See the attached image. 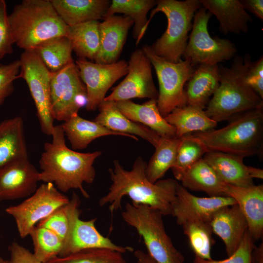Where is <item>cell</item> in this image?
Segmentation results:
<instances>
[{"label":"cell","mask_w":263,"mask_h":263,"mask_svg":"<svg viewBox=\"0 0 263 263\" xmlns=\"http://www.w3.org/2000/svg\"><path fill=\"white\" fill-rule=\"evenodd\" d=\"M147 165L139 156L132 169L128 170L118 160H114L113 168L109 169L112 184L108 192L99 199V206L109 204L113 214L121 208L122 198L128 196L133 204L147 205L158 210L163 215H172L179 184L171 178L151 183L146 175Z\"/></svg>","instance_id":"6da1fadb"},{"label":"cell","mask_w":263,"mask_h":263,"mask_svg":"<svg viewBox=\"0 0 263 263\" xmlns=\"http://www.w3.org/2000/svg\"><path fill=\"white\" fill-rule=\"evenodd\" d=\"M51 136V142L44 145L39 161L41 170L39 181L52 183L63 192L79 189L84 197L88 198L89 195L83 184L94 181L96 172L94 163L102 152L82 153L69 148L61 125L54 126Z\"/></svg>","instance_id":"7a4b0ae2"},{"label":"cell","mask_w":263,"mask_h":263,"mask_svg":"<svg viewBox=\"0 0 263 263\" xmlns=\"http://www.w3.org/2000/svg\"><path fill=\"white\" fill-rule=\"evenodd\" d=\"M251 63L249 55H237L230 67L219 66V87L204 110L211 119L216 122L229 120L241 113L263 108V99L246 81Z\"/></svg>","instance_id":"3957f363"},{"label":"cell","mask_w":263,"mask_h":263,"mask_svg":"<svg viewBox=\"0 0 263 263\" xmlns=\"http://www.w3.org/2000/svg\"><path fill=\"white\" fill-rule=\"evenodd\" d=\"M225 127L189 135L208 151H219L244 158L261 154L263 146V108L231 118Z\"/></svg>","instance_id":"277c9868"},{"label":"cell","mask_w":263,"mask_h":263,"mask_svg":"<svg viewBox=\"0 0 263 263\" xmlns=\"http://www.w3.org/2000/svg\"><path fill=\"white\" fill-rule=\"evenodd\" d=\"M14 43L25 50L55 38L67 36L68 26L50 0H23L8 15Z\"/></svg>","instance_id":"5b68a950"},{"label":"cell","mask_w":263,"mask_h":263,"mask_svg":"<svg viewBox=\"0 0 263 263\" xmlns=\"http://www.w3.org/2000/svg\"><path fill=\"white\" fill-rule=\"evenodd\" d=\"M201 6L198 0H157L156 7L151 11L148 20L146 30L151 19L159 12L166 16L168 25L162 36L150 46L152 51L169 61L177 63L181 60L194 15Z\"/></svg>","instance_id":"8992f818"},{"label":"cell","mask_w":263,"mask_h":263,"mask_svg":"<svg viewBox=\"0 0 263 263\" xmlns=\"http://www.w3.org/2000/svg\"><path fill=\"white\" fill-rule=\"evenodd\" d=\"M121 215L142 238L148 254L157 263H184L183 255L166 231L160 211L147 205L127 202Z\"/></svg>","instance_id":"52a82bcc"},{"label":"cell","mask_w":263,"mask_h":263,"mask_svg":"<svg viewBox=\"0 0 263 263\" xmlns=\"http://www.w3.org/2000/svg\"><path fill=\"white\" fill-rule=\"evenodd\" d=\"M142 49L155 71L159 84L157 105L165 117L174 109L187 105L185 85L196 66L187 60L177 63L166 60L148 45Z\"/></svg>","instance_id":"ba28073f"},{"label":"cell","mask_w":263,"mask_h":263,"mask_svg":"<svg viewBox=\"0 0 263 263\" xmlns=\"http://www.w3.org/2000/svg\"><path fill=\"white\" fill-rule=\"evenodd\" d=\"M211 16L202 6L193 18L191 32L183 56L195 66L218 64L234 57L237 52L235 45L229 40L210 36L207 27Z\"/></svg>","instance_id":"9c48e42d"},{"label":"cell","mask_w":263,"mask_h":263,"mask_svg":"<svg viewBox=\"0 0 263 263\" xmlns=\"http://www.w3.org/2000/svg\"><path fill=\"white\" fill-rule=\"evenodd\" d=\"M50 91L51 109L54 120L64 122L78 114L79 109L86 106V87L74 62L52 73Z\"/></svg>","instance_id":"30bf717a"},{"label":"cell","mask_w":263,"mask_h":263,"mask_svg":"<svg viewBox=\"0 0 263 263\" xmlns=\"http://www.w3.org/2000/svg\"><path fill=\"white\" fill-rule=\"evenodd\" d=\"M70 199L55 185L42 184L21 203L10 206L6 212L14 219L21 238H25L40 221L66 205Z\"/></svg>","instance_id":"8fae6325"},{"label":"cell","mask_w":263,"mask_h":263,"mask_svg":"<svg viewBox=\"0 0 263 263\" xmlns=\"http://www.w3.org/2000/svg\"><path fill=\"white\" fill-rule=\"evenodd\" d=\"M19 78L26 82L34 100L41 131L51 135L54 128L50 101V80L52 73L33 50H25L19 59Z\"/></svg>","instance_id":"7c38bea8"},{"label":"cell","mask_w":263,"mask_h":263,"mask_svg":"<svg viewBox=\"0 0 263 263\" xmlns=\"http://www.w3.org/2000/svg\"><path fill=\"white\" fill-rule=\"evenodd\" d=\"M80 203L78 195L74 192L67 205L69 230L58 256L63 257L83 250L94 248L108 249L122 254L133 251L132 247L117 245L109 238L103 236L95 227L96 218L88 221L80 219Z\"/></svg>","instance_id":"4fadbf2b"},{"label":"cell","mask_w":263,"mask_h":263,"mask_svg":"<svg viewBox=\"0 0 263 263\" xmlns=\"http://www.w3.org/2000/svg\"><path fill=\"white\" fill-rule=\"evenodd\" d=\"M151 66L142 49L135 50L128 63L126 76L104 100L118 102L134 98L157 100L158 91L153 82Z\"/></svg>","instance_id":"5bb4252c"},{"label":"cell","mask_w":263,"mask_h":263,"mask_svg":"<svg viewBox=\"0 0 263 263\" xmlns=\"http://www.w3.org/2000/svg\"><path fill=\"white\" fill-rule=\"evenodd\" d=\"M75 63L87 91L86 109L95 110L106 97L111 86L127 75L128 63L121 60L111 64H100L78 59Z\"/></svg>","instance_id":"9a60e30c"},{"label":"cell","mask_w":263,"mask_h":263,"mask_svg":"<svg viewBox=\"0 0 263 263\" xmlns=\"http://www.w3.org/2000/svg\"><path fill=\"white\" fill-rule=\"evenodd\" d=\"M235 204L234 199L227 196H195L179 184L172 206V215L176 218L177 224L180 225L188 221L209 223L219 209Z\"/></svg>","instance_id":"2e32d148"},{"label":"cell","mask_w":263,"mask_h":263,"mask_svg":"<svg viewBox=\"0 0 263 263\" xmlns=\"http://www.w3.org/2000/svg\"><path fill=\"white\" fill-rule=\"evenodd\" d=\"M39 172L28 158L15 160L0 169V201L30 196L38 188Z\"/></svg>","instance_id":"e0dca14e"},{"label":"cell","mask_w":263,"mask_h":263,"mask_svg":"<svg viewBox=\"0 0 263 263\" xmlns=\"http://www.w3.org/2000/svg\"><path fill=\"white\" fill-rule=\"evenodd\" d=\"M203 158L225 183L246 187L254 185V178H263V170L244 164L243 158L219 151H208Z\"/></svg>","instance_id":"ac0fdd59"},{"label":"cell","mask_w":263,"mask_h":263,"mask_svg":"<svg viewBox=\"0 0 263 263\" xmlns=\"http://www.w3.org/2000/svg\"><path fill=\"white\" fill-rule=\"evenodd\" d=\"M225 196L234 199L244 216L248 230L255 241L263 235V186L238 187L224 183Z\"/></svg>","instance_id":"d6986e66"},{"label":"cell","mask_w":263,"mask_h":263,"mask_svg":"<svg viewBox=\"0 0 263 263\" xmlns=\"http://www.w3.org/2000/svg\"><path fill=\"white\" fill-rule=\"evenodd\" d=\"M133 25L129 17L114 15L107 16L100 22V46L95 62L111 64L117 62Z\"/></svg>","instance_id":"ffe728a7"},{"label":"cell","mask_w":263,"mask_h":263,"mask_svg":"<svg viewBox=\"0 0 263 263\" xmlns=\"http://www.w3.org/2000/svg\"><path fill=\"white\" fill-rule=\"evenodd\" d=\"M209 224L212 233L223 241L228 257L237 249L248 230L247 221L237 204L219 209Z\"/></svg>","instance_id":"44dd1931"},{"label":"cell","mask_w":263,"mask_h":263,"mask_svg":"<svg viewBox=\"0 0 263 263\" xmlns=\"http://www.w3.org/2000/svg\"><path fill=\"white\" fill-rule=\"evenodd\" d=\"M98 108L99 113L94 121L112 131L139 136L154 148L158 145L161 138L158 134L148 127L128 119L119 110L115 102L104 100Z\"/></svg>","instance_id":"7402d4cb"},{"label":"cell","mask_w":263,"mask_h":263,"mask_svg":"<svg viewBox=\"0 0 263 263\" xmlns=\"http://www.w3.org/2000/svg\"><path fill=\"white\" fill-rule=\"evenodd\" d=\"M115 102L119 110L128 119L148 127L160 137H177L175 128L159 112L156 99H149L142 104L131 100Z\"/></svg>","instance_id":"603a6c76"},{"label":"cell","mask_w":263,"mask_h":263,"mask_svg":"<svg viewBox=\"0 0 263 263\" xmlns=\"http://www.w3.org/2000/svg\"><path fill=\"white\" fill-rule=\"evenodd\" d=\"M55 10L68 26L104 19L111 1L109 0H50Z\"/></svg>","instance_id":"cb8c5ba5"},{"label":"cell","mask_w":263,"mask_h":263,"mask_svg":"<svg viewBox=\"0 0 263 263\" xmlns=\"http://www.w3.org/2000/svg\"><path fill=\"white\" fill-rule=\"evenodd\" d=\"M201 5L219 22L220 31L228 33L240 34L248 30V23L252 21L240 0H200Z\"/></svg>","instance_id":"d4e9b609"},{"label":"cell","mask_w":263,"mask_h":263,"mask_svg":"<svg viewBox=\"0 0 263 263\" xmlns=\"http://www.w3.org/2000/svg\"><path fill=\"white\" fill-rule=\"evenodd\" d=\"M187 82L185 89L187 105L204 110L219 87V66L199 65Z\"/></svg>","instance_id":"484cf974"},{"label":"cell","mask_w":263,"mask_h":263,"mask_svg":"<svg viewBox=\"0 0 263 263\" xmlns=\"http://www.w3.org/2000/svg\"><path fill=\"white\" fill-rule=\"evenodd\" d=\"M61 126L73 150L84 149L95 139L107 135L124 136L138 140L136 136L112 131L93 120L82 118L78 114L64 121Z\"/></svg>","instance_id":"4316f807"},{"label":"cell","mask_w":263,"mask_h":263,"mask_svg":"<svg viewBox=\"0 0 263 263\" xmlns=\"http://www.w3.org/2000/svg\"><path fill=\"white\" fill-rule=\"evenodd\" d=\"M28 158L23 122L20 116L0 122V169L17 159Z\"/></svg>","instance_id":"83f0119b"},{"label":"cell","mask_w":263,"mask_h":263,"mask_svg":"<svg viewBox=\"0 0 263 263\" xmlns=\"http://www.w3.org/2000/svg\"><path fill=\"white\" fill-rule=\"evenodd\" d=\"M173 126L177 137L192 132H206L214 129L217 122L209 117L204 110L187 105L173 110L165 117Z\"/></svg>","instance_id":"f1b7e54d"},{"label":"cell","mask_w":263,"mask_h":263,"mask_svg":"<svg viewBox=\"0 0 263 263\" xmlns=\"http://www.w3.org/2000/svg\"><path fill=\"white\" fill-rule=\"evenodd\" d=\"M180 181L186 189L203 191L209 196H225V183L203 158L188 168Z\"/></svg>","instance_id":"f546056e"},{"label":"cell","mask_w":263,"mask_h":263,"mask_svg":"<svg viewBox=\"0 0 263 263\" xmlns=\"http://www.w3.org/2000/svg\"><path fill=\"white\" fill-rule=\"evenodd\" d=\"M99 24L92 20L68 26L66 37L80 59L95 60L100 46Z\"/></svg>","instance_id":"4dcf8cb0"},{"label":"cell","mask_w":263,"mask_h":263,"mask_svg":"<svg viewBox=\"0 0 263 263\" xmlns=\"http://www.w3.org/2000/svg\"><path fill=\"white\" fill-rule=\"evenodd\" d=\"M156 2L154 0H113L107 16L121 13L131 18L134 24L133 37L136 39L137 45L146 31L147 14Z\"/></svg>","instance_id":"1f68e13d"},{"label":"cell","mask_w":263,"mask_h":263,"mask_svg":"<svg viewBox=\"0 0 263 263\" xmlns=\"http://www.w3.org/2000/svg\"><path fill=\"white\" fill-rule=\"evenodd\" d=\"M182 137H161L155 150L146 169L147 179L154 183L165 175L173 165Z\"/></svg>","instance_id":"d6a6232c"},{"label":"cell","mask_w":263,"mask_h":263,"mask_svg":"<svg viewBox=\"0 0 263 263\" xmlns=\"http://www.w3.org/2000/svg\"><path fill=\"white\" fill-rule=\"evenodd\" d=\"M33 50L51 73L56 72L74 62L71 44L66 36L47 40Z\"/></svg>","instance_id":"836d02e7"},{"label":"cell","mask_w":263,"mask_h":263,"mask_svg":"<svg viewBox=\"0 0 263 263\" xmlns=\"http://www.w3.org/2000/svg\"><path fill=\"white\" fill-rule=\"evenodd\" d=\"M181 225L188 238L195 257L206 260L212 259L211 250L214 240L209 224L200 221H188Z\"/></svg>","instance_id":"e575fe53"},{"label":"cell","mask_w":263,"mask_h":263,"mask_svg":"<svg viewBox=\"0 0 263 263\" xmlns=\"http://www.w3.org/2000/svg\"><path fill=\"white\" fill-rule=\"evenodd\" d=\"M29 235L34 245L33 254L40 262L46 263L59 256L63 242L55 233L36 225L31 230Z\"/></svg>","instance_id":"d590c367"},{"label":"cell","mask_w":263,"mask_h":263,"mask_svg":"<svg viewBox=\"0 0 263 263\" xmlns=\"http://www.w3.org/2000/svg\"><path fill=\"white\" fill-rule=\"evenodd\" d=\"M182 138L175 161L171 168L174 176L179 181L184 173L207 152L204 147L189 134Z\"/></svg>","instance_id":"8d00e7d4"},{"label":"cell","mask_w":263,"mask_h":263,"mask_svg":"<svg viewBox=\"0 0 263 263\" xmlns=\"http://www.w3.org/2000/svg\"><path fill=\"white\" fill-rule=\"evenodd\" d=\"M122 253L105 248L83 250L46 263H127Z\"/></svg>","instance_id":"74e56055"},{"label":"cell","mask_w":263,"mask_h":263,"mask_svg":"<svg viewBox=\"0 0 263 263\" xmlns=\"http://www.w3.org/2000/svg\"><path fill=\"white\" fill-rule=\"evenodd\" d=\"M254 240L247 230L237 249L223 260H206L195 257L193 263H252L251 253L255 247Z\"/></svg>","instance_id":"f35d334b"},{"label":"cell","mask_w":263,"mask_h":263,"mask_svg":"<svg viewBox=\"0 0 263 263\" xmlns=\"http://www.w3.org/2000/svg\"><path fill=\"white\" fill-rule=\"evenodd\" d=\"M67 205L57 209L37 225L55 233L63 242L67 237L70 226Z\"/></svg>","instance_id":"ab89813d"},{"label":"cell","mask_w":263,"mask_h":263,"mask_svg":"<svg viewBox=\"0 0 263 263\" xmlns=\"http://www.w3.org/2000/svg\"><path fill=\"white\" fill-rule=\"evenodd\" d=\"M20 62L16 60L7 64H0V107L14 91V81L18 78Z\"/></svg>","instance_id":"60d3db41"},{"label":"cell","mask_w":263,"mask_h":263,"mask_svg":"<svg viewBox=\"0 0 263 263\" xmlns=\"http://www.w3.org/2000/svg\"><path fill=\"white\" fill-rule=\"evenodd\" d=\"M13 44L6 3L4 0H0V60L12 53Z\"/></svg>","instance_id":"b9f144b4"},{"label":"cell","mask_w":263,"mask_h":263,"mask_svg":"<svg viewBox=\"0 0 263 263\" xmlns=\"http://www.w3.org/2000/svg\"><path fill=\"white\" fill-rule=\"evenodd\" d=\"M246 81L249 86L263 99V57L251 62L249 67Z\"/></svg>","instance_id":"7bdbcfd3"},{"label":"cell","mask_w":263,"mask_h":263,"mask_svg":"<svg viewBox=\"0 0 263 263\" xmlns=\"http://www.w3.org/2000/svg\"><path fill=\"white\" fill-rule=\"evenodd\" d=\"M8 249L10 253L9 263H42L33 253L16 242H13Z\"/></svg>","instance_id":"ee69618b"},{"label":"cell","mask_w":263,"mask_h":263,"mask_svg":"<svg viewBox=\"0 0 263 263\" xmlns=\"http://www.w3.org/2000/svg\"><path fill=\"white\" fill-rule=\"evenodd\" d=\"M245 10L254 14L261 20L263 19V0H240Z\"/></svg>","instance_id":"f6af8a7d"},{"label":"cell","mask_w":263,"mask_h":263,"mask_svg":"<svg viewBox=\"0 0 263 263\" xmlns=\"http://www.w3.org/2000/svg\"><path fill=\"white\" fill-rule=\"evenodd\" d=\"M136 263H157L148 254L141 250H136L134 252Z\"/></svg>","instance_id":"bcb514c9"},{"label":"cell","mask_w":263,"mask_h":263,"mask_svg":"<svg viewBox=\"0 0 263 263\" xmlns=\"http://www.w3.org/2000/svg\"><path fill=\"white\" fill-rule=\"evenodd\" d=\"M252 263H263V243L258 246H255L251 253Z\"/></svg>","instance_id":"7dc6e473"},{"label":"cell","mask_w":263,"mask_h":263,"mask_svg":"<svg viewBox=\"0 0 263 263\" xmlns=\"http://www.w3.org/2000/svg\"><path fill=\"white\" fill-rule=\"evenodd\" d=\"M0 263H9V261L0 257Z\"/></svg>","instance_id":"c3c4849f"}]
</instances>
